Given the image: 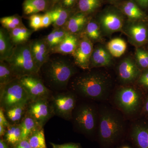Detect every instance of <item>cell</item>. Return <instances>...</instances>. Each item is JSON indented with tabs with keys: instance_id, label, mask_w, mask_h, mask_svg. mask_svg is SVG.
I'll use <instances>...</instances> for the list:
<instances>
[{
	"instance_id": "6",
	"label": "cell",
	"mask_w": 148,
	"mask_h": 148,
	"mask_svg": "<svg viewBox=\"0 0 148 148\" xmlns=\"http://www.w3.org/2000/svg\"><path fill=\"white\" fill-rule=\"evenodd\" d=\"M99 110L90 102L77 103L71 120L75 128L87 135L94 134L98 130Z\"/></svg>"
},
{
	"instance_id": "17",
	"label": "cell",
	"mask_w": 148,
	"mask_h": 148,
	"mask_svg": "<svg viewBox=\"0 0 148 148\" xmlns=\"http://www.w3.org/2000/svg\"><path fill=\"white\" fill-rule=\"evenodd\" d=\"M112 56L108 49L102 45H97L92 51L89 69L111 66L112 62Z\"/></svg>"
},
{
	"instance_id": "8",
	"label": "cell",
	"mask_w": 148,
	"mask_h": 148,
	"mask_svg": "<svg viewBox=\"0 0 148 148\" xmlns=\"http://www.w3.org/2000/svg\"><path fill=\"white\" fill-rule=\"evenodd\" d=\"M77 99L76 94L68 89L53 92L50 100L55 115L66 120H71Z\"/></svg>"
},
{
	"instance_id": "2",
	"label": "cell",
	"mask_w": 148,
	"mask_h": 148,
	"mask_svg": "<svg viewBox=\"0 0 148 148\" xmlns=\"http://www.w3.org/2000/svg\"><path fill=\"white\" fill-rule=\"evenodd\" d=\"M76 65L64 56H49L38 75L46 86L53 92L68 89L70 80L76 75Z\"/></svg>"
},
{
	"instance_id": "11",
	"label": "cell",
	"mask_w": 148,
	"mask_h": 148,
	"mask_svg": "<svg viewBox=\"0 0 148 148\" xmlns=\"http://www.w3.org/2000/svg\"><path fill=\"white\" fill-rule=\"evenodd\" d=\"M93 50L92 41L84 35L80 39L78 45L72 55L74 63L76 66L83 70H89L90 58Z\"/></svg>"
},
{
	"instance_id": "46",
	"label": "cell",
	"mask_w": 148,
	"mask_h": 148,
	"mask_svg": "<svg viewBox=\"0 0 148 148\" xmlns=\"http://www.w3.org/2000/svg\"><path fill=\"white\" fill-rule=\"evenodd\" d=\"M5 140L1 139L0 140V148H8L7 143Z\"/></svg>"
},
{
	"instance_id": "49",
	"label": "cell",
	"mask_w": 148,
	"mask_h": 148,
	"mask_svg": "<svg viewBox=\"0 0 148 148\" xmlns=\"http://www.w3.org/2000/svg\"><path fill=\"white\" fill-rule=\"evenodd\" d=\"M123 148H130L128 147H123Z\"/></svg>"
},
{
	"instance_id": "23",
	"label": "cell",
	"mask_w": 148,
	"mask_h": 148,
	"mask_svg": "<svg viewBox=\"0 0 148 148\" xmlns=\"http://www.w3.org/2000/svg\"><path fill=\"white\" fill-rule=\"evenodd\" d=\"M27 105L14 106L4 111L6 117L10 124L21 123L27 112Z\"/></svg>"
},
{
	"instance_id": "43",
	"label": "cell",
	"mask_w": 148,
	"mask_h": 148,
	"mask_svg": "<svg viewBox=\"0 0 148 148\" xmlns=\"http://www.w3.org/2000/svg\"><path fill=\"white\" fill-rule=\"evenodd\" d=\"M142 112L145 114L146 115H148V95L145 98Z\"/></svg>"
},
{
	"instance_id": "32",
	"label": "cell",
	"mask_w": 148,
	"mask_h": 148,
	"mask_svg": "<svg viewBox=\"0 0 148 148\" xmlns=\"http://www.w3.org/2000/svg\"><path fill=\"white\" fill-rule=\"evenodd\" d=\"M135 61L141 71L148 69V50L138 47L135 52Z\"/></svg>"
},
{
	"instance_id": "33",
	"label": "cell",
	"mask_w": 148,
	"mask_h": 148,
	"mask_svg": "<svg viewBox=\"0 0 148 148\" xmlns=\"http://www.w3.org/2000/svg\"><path fill=\"white\" fill-rule=\"evenodd\" d=\"M101 5L100 0H79L78 7L81 12L86 14L93 12Z\"/></svg>"
},
{
	"instance_id": "14",
	"label": "cell",
	"mask_w": 148,
	"mask_h": 148,
	"mask_svg": "<svg viewBox=\"0 0 148 148\" xmlns=\"http://www.w3.org/2000/svg\"><path fill=\"white\" fill-rule=\"evenodd\" d=\"M127 33L138 47L148 43V21H135L128 26Z\"/></svg>"
},
{
	"instance_id": "48",
	"label": "cell",
	"mask_w": 148,
	"mask_h": 148,
	"mask_svg": "<svg viewBox=\"0 0 148 148\" xmlns=\"http://www.w3.org/2000/svg\"><path fill=\"white\" fill-rule=\"evenodd\" d=\"M110 1H119V0H108Z\"/></svg>"
},
{
	"instance_id": "3",
	"label": "cell",
	"mask_w": 148,
	"mask_h": 148,
	"mask_svg": "<svg viewBox=\"0 0 148 148\" xmlns=\"http://www.w3.org/2000/svg\"><path fill=\"white\" fill-rule=\"evenodd\" d=\"M123 114L120 111L107 106L99 109L98 135L103 145H113L124 133L125 124Z\"/></svg>"
},
{
	"instance_id": "44",
	"label": "cell",
	"mask_w": 148,
	"mask_h": 148,
	"mask_svg": "<svg viewBox=\"0 0 148 148\" xmlns=\"http://www.w3.org/2000/svg\"><path fill=\"white\" fill-rule=\"evenodd\" d=\"M76 0H63V4L64 7L68 8L71 7Z\"/></svg>"
},
{
	"instance_id": "34",
	"label": "cell",
	"mask_w": 148,
	"mask_h": 148,
	"mask_svg": "<svg viewBox=\"0 0 148 148\" xmlns=\"http://www.w3.org/2000/svg\"><path fill=\"white\" fill-rule=\"evenodd\" d=\"M42 19V15L37 14H32L29 17V24L34 32L41 29Z\"/></svg>"
},
{
	"instance_id": "7",
	"label": "cell",
	"mask_w": 148,
	"mask_h": 148,
	"mask_svg": "<svg viewBox=\"0 0 148 148\" xmlns=\"http://www.w3.org/2000/svg\"><path fill=\"white\" fill-rule=\"evenodd\" d=\"M0 92L1 108L4 111L14 106L28 105L31 101L19 79L0 87Z\"/></svg>"
},
{
	"instance_id": "40",
	"label": "cell",
	"mask_w": 148,
	"mask_h": 148,
	"mask_svg": "<svg viewBox=\"0 0 148 148\" xmlns=\"http://www.w3.org/2000/svg\"><path fill=\"white\" fill-rule=\"evenodd\" d=\"M137 5L144 11L148 10V0H134Z\"/></svg>"
},
{
	"instance_id": "50",
	"label": "cell",
	"mask_w": 148,
	"mask_h": 148,
	"mask_svg": "<svg viewBox=\"0 0 148 148\" xmlns=\"http://www.w3.org/2000/svg\"><path fill=\"white\" fill-rule=\"evenodd\" d=\"M54 1H59V0H54Z\"/></svg>"
},
{
	"instance_id": "27",
	"label": "cell",
	"mask_w": 148,
	"mask_h": 148,
	"mask_svg": "<svg viewBox=\"0 0 148 148\" xmlns=\"http://www.w3.org/2000/svg\"><path fill=\"white\" fill-rule=\"evenodd\" d=\"M68 33L64 27L56 28L47 36L45 40L50 51L62 41Z\"/></svg>"
},
{
	"instance_id": "42",
	"label": "cell",
	"mask_w": 148,
	"mask_h": 148,
	"mask_svg": "<svg viewBox=\"0 0 148 148\" xmlns=\"http://www.w3.org/2000/svg\"><path fill=\"white\" fill-rule=\"evenodd\" d=\"M61 148H81L78 144L75 143H66L63 145H60Z\"/></svg>"
},
{
	"instance_id": "15",
	"label": "cell",
	"mask_w": 148,
	"mask_h": 148,
	"mask_svg": "<svg viewBox=\"0 0 148 148\" xmlns=\"http://www.w3.org/2000/svg\"><path fill=\"white\" fill-rule=\"evenodd\" d=\"M130 137L138 148H148V121L138 120L132 124Z\"/></svg>"
},
{
	"instance_id": "5",
	"label": "cell",
	"mask_w": 148,
	"mask_h": 148,
	"mask_svg": "<svg viewBox=\"0 0 148 148\" xmlns=\"http://www.w3.org/2000/svg\"><path fill=\"white\" fill-rule=\"evenodd\" d=\"M5 61L18 79L39 73V70L32 56L29 42L15 46L12 54Z\"/></svg>"
},
{
	"instance_id": "13",
	"label": "cell",
	"mask_w": 148,
	"mask_h": 148,
	"mask_svg": "<svg viewBox=\"0 0 148 148\" xmlns=\"http://www.w3.org/2000/svg\"><path fill=\"white\" fill-rule=\"evenodd\" d=\"M99 21L103 31L108 34L121 31L123 27L122 16L114 10L104 12L99 16Z\"/></svg>"
},
{
	"instance_id": "18",
	"label": "cell",
	"mask_w": 148,
	"mask_h": 148,
	"mask_svg": "<svg viewBox=\"0 0 148 148\" xmlns=\"http://www.w3.org/2000/svg\"><path fill=\"white\" fill-rule=\"evenodd\" d=\"M80 38L77 34L68 32L64 39L56 47L51 51V53H58L61 55L72 54L76 49Z\"/></svg>"
},
{
	"instance_id": "1",
	"label": "cell",
	"mask_w": 148,
	"mask_h": 148,
	"mask_svg": "<svg viewBox=\"0 0 148 148\" xmlns=\"http://www.w3.org/2000/svg\"><path fill=\"white\" fill-rule=\"evenodd\" d=\"M69 86V90L77 96L90 101H103L108 99L111 94L112 82L108 74L92 70L73 77Z\"/></svg>"
},
{
	"instance_id": "37",
	"label": "cell",
	"mask_w": 148,
	"mask_h": 148,
	"mask_svg": "<svg viewBox=\"0 0 148 148\" xmlns=\"http://www.w3.org/2000/svg\"><path fill=\"white\" fill-rule=\"evenodd\" d=\"M0 22L3 28H5L8 31L12 30L18 27L15 24L7 19L5 17L1 18Z\"/></svg>"
},
{
	"instance_id": "19",
	"label": "cell",
	"mask_w": 148,
	"mask_h": 148,
	"mask_svg": "<svg viewBox=\"0 0 148 148\" xmlns=\"http://www.w3.org/2000/svg\"><path fill=\"white\" fill-rule=\"evenodd\" d=\"M121 10L130 20L135 21H148V15L134 1H128L122 5Z\"/></svg>"
},
{
	"instance_id": "39",
	"label": "cell",
	"mask_w": 148,
	"mask_h": 148,
	"mask_svg": "<svg viewBox=\"0 0 148 148\" xmlns=\"http://www.w3.org/2000/svg\"><path fill=\"white\" fill-rule=\"evenodd\" d=\"M5 17L7 19L15 24L17 27H22L24 26L22 23L21 18H19L18 16H6Z\"/></svg>"
},
{
	"instance_id": "16",
	"label": "cell",
	"mask_w": 148,
	"mask_h": 148,
	"mask_svg": "<svg viewBox=\"0 0 148 148\" xmlns=\"http://www.w3.org/2000/svg\"><path fill=\"white\" fill-rule=\"evenodd\" d=\"M32 56L39 70L50 56L51 51L45 39H38L29 42Z\"/></svg>"
},
{
	"instance_id": "29",
	"label": "cell",
	"mask_w": 148,
	"mask_h": 148,
	"mask_svg": "<svg viewBox=\"0 0 148 148\" xmlns=\"http://www.w3.org/2000/svg\"><path fill=\"white\" fill-rule=\"evenodd\" d=\"M18 79L5 61H0V87Z\"/></svg>"
},
{
	"instance_id": "47",
	"label": "cell",
	"mask_w": 148,
	"mask_h": 148,
	"mask_svg": "<svg viewBox=\"0 0 148 148\" xmlns=\"http://www.w3.org/2000/svg\"><path fill=\"white\" fill-rule=\"evenodd\" d=\"M51 144L53 148H61L60 145H56V144H53V143H51Z\"/></svg>"
},
{
	"instance_id": "35",
	"label": "cell",
	"mask_w": 148,
	"mask_h": 148,
	"mask_svg": "<svg viewBox=\"0 0 148 148\" xmlns=\"http://www.w3.org/2000/svg\"><path fill=\"white\" fill-rule=\"evenodd\" d=\"M138 82L141 87L148 90V69L142 71L138 79Z\"/></svg>"
},
{
	"instance_id": "26",
	"label": "cell",
	"mask_w": 148,
	"mask_h": 148,
	"mask_svg": "<svg viewBox=\"0 0 148 148\" xmlns=\"http://www.w3.org/2000/svg\"><path fill=\"white\" fill-rule=\"evenodd\" d=\"M49 12L55 29L64 27L70 17L69 11L61 8H56Z\"/></svg>"
},
{
	"instance_id": "36",
	"label": "cell",
	"mask_w": 148,
	"mask_h": 148,
	"mask_svg": "<svg viewBox=\"0 0 148 148\" xmlns=\"http://www.w3.org/2000/svg\"><path fill=\"white\" fill-rule=\"evenodd\" d=\"M51 24H52V20H51L50 12L49 11L47 12L44 14L42 15L41 29L47 28Z\"/></svg>"
},
{
	"instance_id": "21",
	"label": "cell",
	"mask_w": 148,
	"mask_h": 148,
	"mask_svg": "<svg viewBox=\"0 0 148 148\" xmlns=\"http://www.w3.org/2000/svg\"><path fill=\"white\" fill-rule=\"evenodd\" d=\"M87 23L86 14L80 12L70 17L64 28L69 33L77 34L86 27Z\"/></svg>"
},
{
	"instance_id": "30",
	"label": "cell",
	"mask_w": 148,
	"mask_h": 148,
	"mask_svg": "<svg viewBox=\"0 0 148 148\" xmlns=\"http://www.w3.org/2000/svg\"><path fill=\"white\" fill-rule=\"evenodd\" d=\"M28 140L32 148H47L43 127L33 133Z\"/></svg>"
},
{
	"instance_id": "20",
	"label": "cell",
	"mask_w": 148,
	"mask_h": 148,
	"mask_svg": "<svg viewBox=\"0 0 148 148\" xmlns=\"http://www.w3.org/2000/svg\"><path fill=\"white\" fill-rule=\"evenodd\" d=\"M15 45L11 38L8 30L0 29V61H6L12 54Z\"/></svg>"
},
{
	"instance_id": "41",
	"label": "cell",
	"mask_w": 148,
	"mask_h": 148,
	"mask_svg": "<svg viewBox=\"0 0 148 148\" xmlns=\"http://www.w3.org/2000/svg\"><path fill=\"white\" fill-rule=\"evenodd\" d=\"M14 148H32L28 139L21 140L15 146Z\"/></svg>"
},
{
	"instance_id": "38",
	"label": "cell",
	"mask_w": 148,
	"mask_h": 148,
	"mask_svg": "<svg viewBox=\"0 0 148 148\" xmlns=\"http://www.w3.org/2000/svg\"><path fill=\"white\" fill-rule=\"evenodd\" d=\"M10 124L6 117L3 109L2 108H0V125L7 128Z\"/></svg>"
},
{
	"instance_id": "28",
	"label": "cell",
	"mask_w": 148,
	"mask_h": 148,
	"mask_svg": "<svg viewBox=\"0 0 148 148\" xmlns=\"http://www.w3.org/2000/svg\"><path fill=\"white\" fill-rule=\"evenodd\" d=\"M127 44L124 40L116 38L111 40L107 45V49L112 56L115 57L121 56L125 52Z\"/></svg>"
},
{
	"instance_id": "4",
	"label": "cell",
	"mask_w": 148,
	"mask_h": 148,
	"mask_svg": "<svg viewBox=\"0 0 148 148\" xmlns=\"http://www.w3.org/2000/svg\"><path fill=\"white\" fill-rule=\"evenodd\" d=\"M144 99L142 90L129 86L118 88L115 92L114 100L117 108L123 115L133 117L142 112Z\"/></svg>"
},
{
	"instance_id": "9",
	"label": "cell",
	"mask_w": 148,
	"mask_h": 148,
	"mask_svg": "<svg viewBox=\"0 0 148 148\" xmlns=\"http://www.w3.org/2000/svg\"><path fill=\"white\" fill-rule=\"evenodd\" d=\"M19 81L29 94L31 101L50 98L53 91L46 86L38 74L22 77Z\"/></svg>"
},
{
	"instance_id": "25",
	"label": "cell",
	"mask_w": 148,
	"mask_h": 148,
	"mask_svg": "<svg viewBox=\"0 0 148 148\" xmlns=\"http://www.w3.org/2000/svg\"><path fill=\"white\" fill-rule=\"evenodd\" d=\"M48 5L47 0H25L23 4V11L27 15H32L44 11Z\"/></svg>"
},
{
	"instance_id": "10",
	"label": "cell",
	"mask_w": 148,
	"mask_h": 148,
	"mask_svg": "<svg viewBox=\"0 0 148 148\" xmlns=\"http://www.w3.org/2000/svg\"><path fill=\"white\" fill-rule=\"evenodd\" d=\"M50 98L31 101L27 105L26 113L34 119L42 127L55 116Z\"/></svg>"
},
{
	"instance_id": "24",
	"label": "cell",
	"mask_w": 148,
	"mask_h": 148,
	"mask_svg": "<svg viewBox=\"0 0 148 148\" xmlns=\"http://www.w3.org/2000/svg\"><path fill=\"white\" fill-rule=\"evenodd\" d=\"M8 31L11 38L15 46L28 42L29 38L34 32L28 29L24 26L17 27Z\"/></svg>"
},
{
	"instance_id": "51",
	"label": "cell",
	"mask_w": 148,
	"mask_h": 148,
	"mask_svg": "<svg viewBox=\"0 0 148 148\" xmlns=\"http://www.w3.org/2000/svg\"><path fill=\"white\" fill-rule=\"evenodd\" d=\"M147 44H148V49H147V50H148V43Z\"/></svg>"
},
{
	"instance_id": "45",
	"label": "cell",
	"mask_w": 148,
	"mask_h": 148,
	"mask_svg": "<svg viewBox=\"0 0 148 148\" xmlns=\"http://www.w3.org/2000/svg\"><path fill=\"white\" fill-rule=\"evenodd\" d=\"M6 131V127L0 125V136H1V137L5 136Z\"/></svg>"
},
{
	"instance_id": "22",
	"label": "cell",
	"mask_w": 148,
	"mask_h": 148,
	"mask_svg": "<svg viewBox=\"0 0 148 148\" xmlns=\"http://www.w3.org/2000/svg\"><path fill=\"white\" fill-rule=\"evenodd\" d=\"M21 140L28 139L33 133L42 128L36 121L26 113L21 123Z\"/></svg>"
},
{
	"instance_id": "31",
	"label": "cell",
	"mask_w": 148,
	"mask_h": 148,
	"mask_svg": "<svg viewBox=\"0 0 148 148\" xmlns=\"http://www.w3.org/2000/svg\"><path fill=\"white\" fill-rule=\"evenodd\" d=\"M84 35L91 41H95L101 39V32L98 24L95 21H88L85 27Z\"/></svg>"
},
{
	"instance_id": "12",
	"label": "cell",
	"mask_w": 148,
	"mask_h": 148,
	"mask_svg": "<svg viewBox=\"0 0 148 148\" xmlns=\"http://www.w3.org/2000/svg\"><path fill=\"white\" fill-rule=\"evenodd\" d=\"M142 72L135 60L130 57L123 59L118 68L119 79L124 84L131 83L138 80Z\"/></svg>"
}]
</instances>
